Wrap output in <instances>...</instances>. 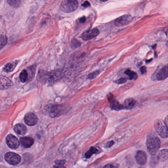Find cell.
<instances>
[{
  "label": "cell",
  "instance_id": "6da1fadb",
  "mask_svg": "<svg viewBox=\"0 0 168 168\" xmlns=\"http://www.w3.org/2000/svg\"><path fill=\"white\" fill-rule=\"evenodd\" d=\"M161 141L158 137L154 133L149 134L146 140V146L149 153L152 155H155L159 149Z\"/></svg>",
  "mask_w": 168,
  "mask_h": 168
},
{
  "label": "cell",
  "instance_id": "7a4b0ae2",
  "mask_svg": "<svg viewBox=\"0 0 168 168\" xmlns=\"http://www.w3.org/2000/svg\"><path fill=\"white\" fill-rule=\"evenodd\" d=\"M68 107L66 105H50L47 106L48 114L52 117H58L65 113L68 111Z\"/></svg>",
  "mask_w": 168,
  "mask_h": 168
},
{
  "label": "cell",
  "instance_id": "3957f363",
  "mask_svg": "<svg viewBox=\"0 0 168 168\" xmlns=\"http://www.w3.org/2000/svg\"><path fill=\"white\" fill-rule=\"evenodd\" d=\"M78 7V3L75 0H66L61 3L60 9L64 13H69L75 11Z\"/></svg>",
  "mask_w": 168,
  "mask_h": 168
},
{
  "label": "cell",
  "instance_id": "277c9868",
  "mask_svg": "<svg viewBox=\"0 0 168 168\" xmlns=\"http://www.w3.org/2000/svg\"><path fill=\"white\" fill-rule=\"evenodd\" d=\"M154 128L156 131L161 137H168V126L162 120H156L154 122Z\"/></svg>",
  "mask_w": 168,
  "mask_h": 168
},
{
  "label": "cell",
  "instance_id": "5b68a950",
  "mask_svg": "<svg viewBox=\"0 0 168 168\" xmlns=\"http://www.w3.org/2000/svg\"><path fill=\"white\" fill-rule=\"evenodd\" d=\"M4 159L8 164L12 165H16L21 161V157L15 153L9 152L5 154Z\"/></svg>",
  "mask_w": 168,
  "mask_h": 168
},
{
  "label": "cell",
  "instance_id": "8992f818",
  "mask_svg": "<svg viewBox=\"0 0 168 168\" xmlns=\"http://www.w3.org/2000/svg\"><path fill=\"white\" fill-rule=\"evenodd\" d=\"M132 20L133 18L130 15H123L115 19L114 24L116 26H124L130 23Z\"/></svg>",
  "mask_w": 168,
  "mask_h": 168
},
{
  "label": "cell",
  "instance_id": "52a82bcc",
  "mask_svg": "<svg viewBox=\"0 0 168 168\" xmlns=\"http://www.w3.org/2000/svg\"><path fill=\"white\" fill-rule=\"evenodd\" d=\"M6 143L8 147L13 149H17L20 145L18 139L11 134L8 135L6 137Z\"/></svg>",
  "mask_w": 168,
  "mask_h": 168
},
{
  "label": "cell",
  "instance_id": "ba28073f",
  "mask_svg": "<svg viewBox=\"0 0 168 168\" xmlns=\"http://www.w3.org/2000/svg\"><path fill=\"white\" fill-rule=\"evenodd\" d=\"M45 78L49 81H54L60 79L62 76V73L59 71H53L43 75Z\"/></svg>",
  "mask_w": 168,
  "mask_h": 168
},
{
  "label": "cell",
  "instance_id": "9c48e42d",
  "mask_svg": "<svg viewBox=\"0 0 168 168\" xmlns=\"http://www.w3.org/2000/svg\"><path fill=\"white\" fill-rule=\"evenodd\" d=\"M99 33H100L99 31L97 29L94 28L93 29L84 32L81 35V38L84 40H90L92 39H93L98 36Z\"/></svg>",
  "mask_w": 168,
  "mask_h": 168
},
{
  "label": "cell",
  "instance_id": "30bf717a",
  "mask_svg": "<svg viewBox=\"0 0 168 168\" xmlns=\"http://www.w3.org/2000/svg\"><path fill=\"white\" fill-rule=\"evenodd\" d=\"M24 121L27 125L31 126L36 125L37 123L38 118L33 113H28L24 117Z\"/></svg>",
  "mask_w": 168,
  "mask_h": 168
},
{
  "label": "cell",
  "instance_id": "8fae6325",
  "mask_svg": "<svg viewBox=\"0 0 168 168\" xmlns=\"http://www.w3.org/2000/svg\"><path fill=\"white\" fill-rule=\"evenodd\" d=\"M135 158L138 164L143 165L146 164L147 161V155L145 152L140 150L137 152Z\"/></svg>",
  "mask_w": 168,
  "mask_h": 168
},
{
  "label": "cell",
  "instance_id": "7c38bea8",
  "mask_svg": "<svg viewBox=\"0 0 168 168\" xmlns=\"http://www.w3.org/2000/svg\"><path fill=\"white\" fill-rule=\"evenodd\" d=\"M13 85V82L6 76L0 75V90L7 89Z\"/></svg>",
  "mask_w": 168,
  "mask_h": 168
},
{
  "label": "cell",
  "instance_id": "4fadbf2b",
  "mask_svg": "<svg viewBox=\"0 0 168 168\" xmlns=\"http://www.w3.org/2000/svg\"><path fill=\"white\" fill-rule=\"evenodd\" d=\"M20 144L22 147L24 148H29L33 145V139L30 137H22L20 138Z\"/></svg>",
  "mask_w": 168,
  "mask_h": 168
},
{
  "label": "cell",
  "instance_id": "5bb4252c",
  "mask_svg": "<svg viewBox=\"0 0 168 168\" xmlns=\"http://www.w3.org/2000/svg\"><path fill=\"white\" fill-rule=\"evenodd\" d=\"M168 76V68L167 66H165L159 71L156 75V78L158 81H162L166 79Z\"/></svg>",
  "mask_w": 168,
  "mask_h": 168
},
{
  "label": "cell",
  "instance_id": "9a60e30c",
  "mask_svg": "<svg viewBox=\"0 0 168 168\" xmlns=\"http://www.w3.org/2000/svg\"><path fill=\"white\" fill-rule=\"evenodd\" d=\"M14 130L17 134L19 135H24L26 133L27 128L25 125L22 124H17L15 125Z\"/></svg>",
  "mask_w": 168,
  "mask_h": 168
},
{
  "label": "cell",
  "instance_id": "2e32d148",
  "mask_svg": "<svg viewBox=\"0 0 168 168\" xmlns=\"http://www.w3.org/2000/svg\"><path fill=\"white\" fill-rule=\"evenodd\" d=\"M136 104V102L135 101V100H134L132 98H128L124 102V108L126 109L130 110V109L133 108Z\"/></svg>",
  "mask_w": 168,
  "mask_h": 168
},
{
  "label": "cell",
  "instance_id": "e0dca14e",
  "mask_svg": "<svg viewBox=\"0 0 168 168\" xmlns=\"http://www.w3.org/2000/svg\"><path fill=\"white\" fill-rule=\"evenodd\" d=\"M17 65V61L9 63L7 64L4 67V70L6 72H10L15 69Z\"/></svg>",
  "mask_w": 168,
  "mask_h": 168
},
{
  "label": "cell",
  "instance_id": "ac0fdd59",
  "mask_svg": "<svg viewBox=\"0 0 168 168\" xmlns=\"http://www.w3.org/2000/svg\"><path fill=\"white\" fill-rule=\"evenodd\" d=\"M111 102V107L113 110H116V111H118V110H122L124 108L123 106H122L118 103V102L115 101V100H112Z\"/></svg>",
  "mask_w": 168,
  "mask_h": 168
},
{
  "label": "cell",
  "instance_id": "d6986e66",
  "mask_svg": "<svg viewBox=\"0 0 168 168\" xmlns=\"http://www.w3.org/2000/svg\"><path fill=\"white\" fill-rule=\"evenodd\" d=\"M158 157L161 161H167L168 159V150L167 149L161 150L159 153Z\"/></svg>",
  "mask_w": 168,
  "mask_h": 168
},
{
  "label": "cell",
  "instance_id": "ffe728a7",
  "mask_svg": "<svg viewBox=\"0 0 168 168\" xmlns=\"http://www.w3.org/2000/svg\"><path fill=\"white\" fill-rule=\"evenodd\" d=\"M98 152V150L97 149H96V147H92L89 150H88L87 152L85 154V157L86 158H89L91 157L92 155L94 154L97 153Z\"/></svg>",
  "mask_w": 168,
  "mask_h": 168
},
{
  "label": "cell",
  "instance_id": "44dd1931",
  "mask_svg": "<svg viewBox=\"0 0 168 168\" xmlns=\"http://www.w3.org/2000/svg\"><path fill=\"white\" fill-rule=\"evenodd\" d=\"M7 43V38L4 35H0V49H3Z\"/></svg>",
  "mask_w": 168,
  "mask_h": 168
},
{
  "label": "cell",
  "instance_id": "7402d4cb",
  "mask_svg": "<svg viewBox=\"0 0 168 168\" xmlns=\"http://www.w3.org/2000/svg\"><path fill=\"white\" fill-rule=\"evenodd\" d=\"M19 78L21 82H23V83L26 82L27 80V78H28V72H27L26 70H23L20 74Z\"/></svg>",
  "mask_w": 168,
  "mask_h": 168
},
{
  "label": "cell",
  "instance_id": "603a6c76",
  "mask_svg": "<svg viewBox=\"0 0 168 168\" xmlns=\"http://www.w3.org/2000/svg\"><path fill=\"white\" fill-rule=\"evenodd\" d=\"M125 74L129 76L130 79H136L137 78V75L136 72L133 71H131L130 69H127L125 72Z\"/></svg>",
  "mask_w": 168,
  "mask_h": 168
},
{
  "label": "cell",
  "instance_id": "cb8c5ba5",
  "mask_svg": "<svg viewBox=\"0 0 168 168\" xmlns=\"http://www.w3.org/2000/svg\"><path fill=\"white\" fill-rule=\"evenodd\" d=\"M8 4L13 7H18L20 6V4H21V1H18V0H9L7 1Z\"/></svg>",
  "mask_w": 168,
  "mask_h": 168
},
{
  "label": "cell",
  "instance_id": "d4e9b609",
  "mask_svg": "<svg viewBox=\"0 0 168 168\" xmlns=\"http://www.w3.org/2000/svg\"><path fill=\"white\" fill-rule=\"evenodd\" d=\"M81 45V43L78 40L76 39H74L71 43V47H72V49H75L80 46Z\"/></svg>",
  "mask_w": 168,
  "mask_h": 168
},
{
  "label": "cell",
  "instance_id": "484cf974",
  "mask_svg": "<svg viewBox=\"0 0 168 168\" xmlns=\"http://www.w3.org/2000/svg\"><path fill=\"white\" fill-rule=\"evenodd\" d=\"M99 73H100V72L99 71H95L94 72H92L91 74L89 75L88 78L89 79H93L94 78H96V76L99 75Z\"/></svg>",
  "mask_w": 168,
  "mask_h": 168
},
{
  "label": "cell",
  "instance_id": "4316f807",
  "mask_svg": "<svg viewBox=\"0 0 168 168\" xmlns=\"http://www.w3.org/2000/svg\"><path fill=\"white\" fill-rule=\"evenodd\" d=\"M103 168H118V165L116 164H108Z\"/></svg>",
  "mask_w": 168,
  "mask_h": 168
},
{
  "label": "cell",
  "instance_id": "83f0119b",
  "mask_svg": "<svg viewBox=\"0 0 168 168\" xmlns=\"http://www.w3.org/2000/svg\"><path fill=\"white\" fill-rule=\"evenodd\" d=\"M127 79L126 78H122L120 79H118L117 81H116L115 82H116L117 84H122L126 82Z\"/></svg>",
  "mask_w": 168,
  "mask_h": 168
},
{
  "label": "cell",
  "instance_id": "f1b7e54d",
  "mask_svg": "<svg viewBox=\"0 0 168 168\" xmlns=\"http://www.w3.org/2000/svg\"><path fill=\"white\" fill-rule=\"evenodd\" d=\"M66 161L64 160H57L55 161L56 164H60V165H64Z\"/></svg>",
  "mask_w": 168,
  "mask_h": 168
},
{
  "label": "cell",
  "instance_id": "f546056e",
  "mask_svg": "<svg viewBox=\"0 0 168 168\" xmlns=\"http://www.w3.org/2000/svg\"><path fill=\"white\" fill-rule=\"evenodd\" d=\"M114 143V142L113 141H110V142L107 143V144H106V147H111V146L113 145V143Z\"/></svg>",
  "mask_w": 168,
  "mask_h": 168
},
{
  "label": "cell",
  "instance_id": "4dcf8cb0",
  "mask_svg": "<svg viewBox=\"0 0 168 168\" xmlns=\"http://www.w3.org/2000/svg\"><path fill=\"white\" fill-rule=\"evenodd\" d=\"M53 168H66L64 165H60V164H55L53 166Z\"/></svg>",
  "mask_w": 168,
  "mask_h": 168
},
{
  "label": "cell",
  "instance_id": "1f68e13d",
  "mask_svg": "<svg viewBox=\"0 0 168 168\" xmlns=\"http://www.w3.org/2000/svg\"><path fill=\"white\" fill-rule=\"evenodd\" d=\"M82 6H83L84 7H87L90 6V3H89L88 1H85L82 4Z\"/></svg>",
  "mask_w": 168,
  "mask_h": 168
},
{
  "label": "cell",
  "instance_id": "d6a6232c",
  "mask_svg": "<svg viewBox=\"0 0 168 168\" xmlns=\"http://www.w3.org/2000/svg\"><path fill=\"white\" fill-rule=\"evenodd\" d=\"M140 71L142 72V74H145L146 72V68L145 67H143L140 69Z\"/></svg>",
  "mask_w": 168,
  "mask_h": 168
},
{
  "label": "cell",
  "instance_id": "836d02e7",
  "mask_svg": "<svg viewBox=\"0 0 168 168\" xmlns=\"http://www.w3.org/2000/svg\"><path fill=\"white\" fill-rule=\"evenodd\" d=\"M86 20V18L85 17H82L81 18L79 19V22L81 23H84L85 22V21Z\"/></svg>",
  "mask_w": 168,
  "mask_h": 168
}]
</instances>
